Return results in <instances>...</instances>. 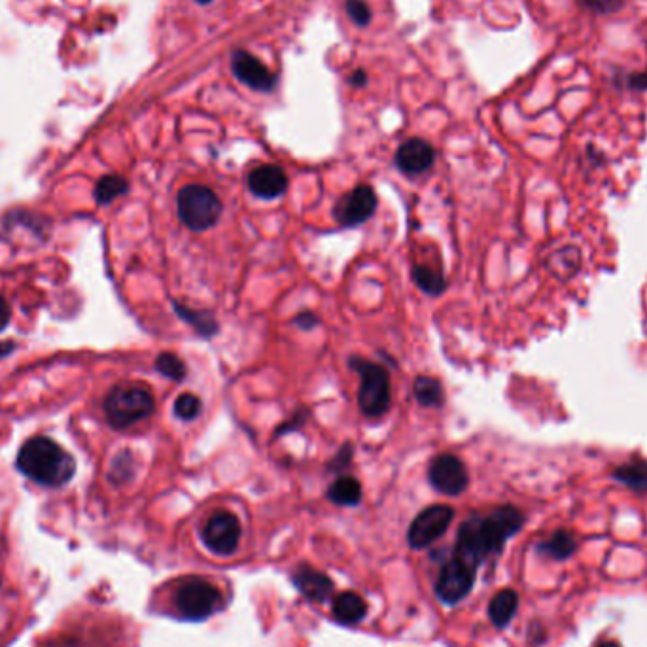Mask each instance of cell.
Returning a JSON list of instances; mask_svg holds the SVG:
<instances>
[{
  "instance_id": "1",
  "label": "cell",
  "mask_w": 647,
  "mask_h": 647,
  "mask_svg": "<svg viewBox=\"0 0 647 647\" xmlns=\"http://www.w3.org/2000/svg\"><path fill=\"white\" fill-rule=\"evenodd\" d=\"M525 525V515L513 506L494 509L489 515H473L466 519L456 536L455 553L451 559L477 574L479 566L502 553L504 545Z\"/></svg>"
},
{
  "instance_id": "2",
  "label": "cell",
  "mask_w": 647,
  "mask_h": 647,
  "mask_svg": "<svg viewBox=\"0 0 647 647\" xmlns=\"http://www.w3.org/2000/svg\"><path fill=\"white\" fill-rule=\"evenodd\" d=\"M18 470L42 487L67 485L76 473V460L52 438L36 436L19 449Z\"/></svg>"
},
{
  "instance_id": "3",
  "label": "cell",
  "mask_w": 647,
  "mask_h": 647,
  "mask_svg": "<svg viewBox=\"0 0 647 647\" xmlns=\"http://www.w3.org/2000/svg\"><path fill=\"white\" fill-rule=\"evenodd\" d=\"M156 411V400L148 386L125 383L114 386L105 400L106 419L116 430H125Z\"/></svg>"
},
{
  "instance_id": "4",
  "label": "cell",
  "mask_w": 647,
  "mask_h": 647,
  "mask_svg": "<svg viewBox=\"0 0 647 647\" xmlns=\"http://www.w3.org/2000/svg\"><path fill=\"white\" fill-rule=\"evenodd\" d=\"M176 615L188 621H203L224 608V596L216 585L203 578L178 581L171 595Z\"/></svg>"
},
{
  "instance_id": "5",
  "label": "cell",
  "mask_w": 647,
  "mask_h": 647,
  "mask_svg": "<svg viewBox=\"0 0 647 647\" xmlns=\"http://www.w3.org/2000/svg\"><path fill=\"white\" fill-rule=\"evenodd\" d=\"M350 368L360 375L358 388V405L368 417H383L392 403V388H390V373L388 369L369 362L364 358H350Z\"/></svg>"
},
{
  "instance_id": "6",
  "label": "cell",
  "mask_w": 647,
  "mask_h": 647,
  "mask_svg": "<svg viewBox=\"0 0 647 647\" xmlns=\"http://www.w3.org/2000/svg\"><path fill=\"white\" fill-rule=\"evenodd\" d=\"M176 205L182 224L192 231L214 228L222 216V203L218 195L201 184H190L182 188Z\"/></svg>"
},
{
  "instance_id": "7",
  "label": "cell",
  "mask_w": 647,
  "mask_h": 647,
  "mask_svg": "<svg viewBox=\"0 0 647 647\" xmlns=\"http://www.w3.org/2000/svg\"><path fill=\"white\" fill-rule=\"evenodd\" d=\"M241 534H243V528L239 519L229 511L214 513L201 530L203 543L218 557L233 555L241 542Z\"/></svg>"
},
{
  "instance_id": "8",
  "label": "cell",
  "mask_w": 647,
  "mask_h": 647,
  "mask_svg": "<svg viewBox=\"0 0 647 647\" xmlns=\"http://www.w3.org/2000/svg\"><path fill=\"white\" fill-rule=\"evenodd\" d=\"M453 517H455V509L441 504L420 511L415 521L411 523L407 534L409 545L413 549H426L432 543L438 542L453 523Z\"/></svg>"
},
{
  "instance_id": "9",
  "label": "cell",
  "mask_w": 647,
  "mask_h": 647,
  "mask_svg": "<svg viewBox=\"0 0 647 647\" xmlns=\"http://www.w3.org/2000/svg\"><path fill=\"white\" fill-rule=\"evenodd\" d=\"M375 210H377V193L368 184H362L352 192L345 193L335 203L333 216L341 226L354 228L368 222L375 214Z\"/></svg>"
},
{
  "instance_id": "10",
  "label": "cell",
  "mask_w": 647,
  "mask_h": 647,
  "mask_svg": "<svg viewBox=\"0 0 647 647\" xmlns=\"http://www.w3.org/2000/svg\"><path fill=\"white\" fill-rule=\"evenodd\" d=\"M428 479L434 489L447 496L462 494L470 483V475L464 462L455 455L436 456L430 464Z\"/></svg>"
},
{
  "instance_id": "11",
  "label": "cell",
  "mask_w": 647,
  "mask_h": 647,
  "mask_svg": "<svg viewBox=\"0 0 647 647\" xmlns=\"http://www.w3.org/2000/svg\"><path fill=\"white\" fill-rule=\"evenodd\" d=\"M475 576L477 574L470 568L462 566L455 559H449L439 572L438 581H436V595L445 604H458L472 593Z\"/></svg>"
},
{
  "instance_id": "12",
  "label": "cell",
  "mask_w": 647,
  "mask_h": 647,
  "mask_svg": "<svg viewBox=\"0 0 647 647\" xmlns=\"http://www.w3.org/2000/svg\"><path fill=\"white\" fill-rule=\"evenodd\" d=\"M231 67H233L235 76L248 88L271 91L277 84V78L271 74V70L267 69L262 61H258L250 53L235 52Z\"/></svg>"
},
{
  "instance_id": "13",
  "label": "cell",
  "mask_w": 647,
  "mask_h": 647,
  "mask_svg": "<svg viewBox=\"0 0 647 647\" xmlns=\"http://www.w3.org/2000/svg\"><path fill=\"white\" fill-rule=\"evenodd\" d=\"M434 161H436L434 148L422 139L407 140L396 152L398 167L409 176H419L430 171Z\"/></svg>"
},
{
  "instance_id": "14",
  "label": "cell",
  "mask_w": 647,
  "mask_h": 647,
  "mask_svg": "<svg viewBox=\"0 0 647 647\" xmlns=\"http://www.w3.org/2000/svg\"><path fill=\"white\" fill-rule=\"evenodd\" d=\"M248 188L265 201L279 199L288 190V176L279 165H262L248 176Z\"/></svg>"
},
{
  "instance_id": "15",
  "label": "cell",
  "mask_w": 647,
  "mask_h": 647,
  "mask_svg": "<svg viewBox=\"0 0 647 647\" xmlns=\"http://www.w3.org/2000/svg\"><path fill=\"white\" fill-rule=\"evenodd\" d=\"M294 583L298 585L299 591L307 598L315 602H324L328 596L332 595V579L326 574H320L309 566H301L294 574Z\"/></svg>"
},
{
  "instance_id": "16",
  "label": "cell",
  "mask_w": 647,
  "mask_h": 647,
  "mask_svg": "<svg viewBox=\"0 0 647 647\" xmlns=\"http://www.w3.org/2000/svg\"><path fill=\"white\" fill-rule=\"evenodd\" d=\"M333 617L341 625H356L360 623L366 613H368V604L366 600L356 593H341L333 600Z\"/></svg>"
},
{
  "instance_id": "17",
  "label": "cell",
  "mask_w": 647,
  "mask_h": 647,
  "mask_svg": "<svg viewBox=\"0 0 647 647\" xmlns=\"http://www.w3.org/2000/svg\"><path fill=\"white\" fill-rule=\"evenodd\" d=\"M519 610V595L513 589H504L490 600L489 617L494 627L504 629Z\"/></svg>"
},
{
  "instance_id": "18",
  "label": "cell",
  "mask_w": 647,
  "mask_h": 647,
  "mask_svg": "<svg viewBox=\"0 0 647 647\" xmlns=\"http://www.w3.org/2000/svg\"><path fill=\"white\" fill-rule=\"evenodd\" d=\"M328 498L337 506H358L362 500V485L356 477H337L328 489Z\"/></svg>"
},
{
  "instance_id": "19",
  "label": "cell",
  "mask_w": 647,
  "mask_h": 647,
  "mask_svg": "<svg viewBox=\"0 0 647 647\" xmlns=\"http://www.w3.org/2000/svg\"><path fill=\"white\" fill-rule=\"evenodd\" d=\"M576 549H578L576 538L570 532H566V530L555 532L551 538H547L545 542L538 545V551L542 555L555 560L570 559L576 553Z\"/></svg>"
},
{
  "instance_id": "20",
  "label": "cell",
  "mask_w": 647,
  "mask_h": 647,
  "mask_svg": "<svg viewBox=\"0 0 647 647\" xmlns=\"http://www.w3.org/2000/svg\"><path fill=\"white\" fill-rule=\"evenodd\" d=\"M175 305L176 315L180 316L182 320H186L190 326L195 328V332L199 333L201 337H212L214 333L218 332V324L214 320V316L207 313V311H195L186 305H180L178 301H173Z\"/></svg>"
},
{
  "instance_id": "21",
  "label": "cell",
  "mask_w": 647,
  "mask_h": 647,
  "mask_svg": "<svg viewBox=\"0 0 647 647\" xmlns=\"http://www.w3.org/2000/svg\"><path fill=\"white\" fill-rule=\"evenodd\" d=\"M413 394H415V400L424 407H441L445 400L441 383L438 379L428 377V375L417 377V381L413 385Z\"/></svg>"
},
{
  "instance_id": "22",
  "label": "cell",
  "mask_w": 647,
  "mask_h": 647,
  "mask_svg": "<svg viewBox=\"0 0 647 647\" xmlns=\"http://www.w3.org/2000/svg\"><path fill=\"white\" fill-rule=\"evenodd\" d=\"M413 282L428 296H439L447 288L443 273L439 269L428 267V265H415L413 267Z\"/></svg>"
},
{
  "instance_id": "23",
  "label": "cell",
  "mask_w": 647,
  "mask_h": 647,
  "mask_svg": "<svg viewBox=\"0 0 647 647\" xmlns=\"http://www.w3.org/2000/svg\"><path fill=\"white\" fill-rule=\"evenodd\" d=\"M129 184L123 176L108 175L103 176L95 188V199L99 205H108L114 199H118L123 193H127Z\"/></svg>"
},
{
  "instance_id": "24",
  "label": "cell",
  "mask_w": 647,
  "mask_h": 647,
  "mask_svg": "<svg viewBox=\"0 0 647 647\" xmlns=\"http://www.w3.org/2000/svg\"><path fill=\"white\" fill-rule=\"evenodd\" d=\"M156 369L163 377H167L171 381H184L186 371H188L182 358H178L173 352H161L156 360Z\"/></svg>"
},
{
  "instance_id": "25",
  "label": "cell",
  "mask_w": 647,
  "mask_h": 647,
  "mask_svg": "<svg viewBox=\"0 0 647 647\" xmlns=\"http://www.w3.org/2000/svg\"><path fill=\"white\" fill-rule=\"evenodd\" d=\"M203 403L195 394H180L175 402V415L180 420H195L201 415Z\"/></svg>"
},
{
  "instance_id": "26",
  "label": "cell",
  "mask_w": 647,
  "mask_h": 647,
  "mask_svg": "<svg viewBox=\"0 0 647 647\" xmlns=\"http://www.w3.org/2000/svg\"><path fill=\"white\" fill-rule=\"evenodd\" d=\"M617 477L632 489L647 490V466H634L632 464L625 470H619Z\"/></svg>"
},
{
  "instance_id": "27",
  "label": "cell",
  "mask_w": 647,
  "mask_h": 647,
  "mask_svg": "<svg viewBox=\"0 0 647 647\" xmlns=\"http://www.w3.org/2000/svg\"><path fill=\"white\" fill-rule=\"evenodd\" d=\"M347 14L358 27H366L371 19V10L364 0H347Z\"/></svg>"
},
{
  "instance_id": "28",
  "label": "cell",
  "mask_w": 647,
  "mask_h": 647,
  "mask_svg": "<svg viewBox=\"0 0 647 647\" xmlns=\"http://www.w3.org/2000/svg\"><path fill=\"white\" fill-rule=\"evenodd\" d=\"M309 419V413L305 409L298 411L294 417L290 420H286L282 426L277 428V436H284V434H290V432H296L298 428H301L305 422Z\"/></svg>"
},
{
  "instance_id": "29",
  "label": "cell",
  "mask_w": 647,
  "mask_h": 647,
  "mask_svg": "<svg viewBox=\"0 0 647 647\" xmlns=\"http://www.w3.org/2000/svg\"><path fill=\"white\" fill-rule=\"evenodd\" d=\"M352 453H354L352 443H345V447H341V449H339V453H337L335 458H333L330 468H333V470H343V468H347L350 464V460H352Z\"/></svg>"
},
{
  "instance_id": "30",
  "label": "cell",
  "mask_w": 647,
  "mask_h": 647,
  "mask_svg": "<svg viewBox=\"0 0 647 647\" xmlns=\"http://www.w3.org/2000/svg\"><path fill=\"white\" fill-rule=\"evenodd\" d=\"M294 324L299 326L301 330H313V328H316L320 324V320L313 313H301V315L296 316Z\"/></svg>"
},
{
  "instance_id": "31",
  "label": "cell",
  "mask_w": 647,
  "mask_h": 647,
  "mask_svg": "<svg viewBox=\"0 0 647 647\" xmlns=\"http://www.w3.org/2000/svg\"><path fill=\"white\" fill-rule=\"evenodd\" d=\"M10 318H12V311L6 303V299L2 298V294H0V332H4L8 328Z\"/></svg>"
},
{
  "instance_id": "32",
  "label": "cell",
  "mask_w": 647,
  "mask_h": 647,
  "mask_svg": "<svg viewBox=\"0 0 647 647\" xmlns=\"http://www.w3.org/2000/svg\"><path fill=\"white\" fill-rule=\"evenodd\" d=\"M14 349H16V345H14V343H0V358L8 356V354H10Z\"/></svg>"
},
{
  "instance_id": "33",
  "label": "cell",
  "mask_w": 647,
  "mask_h": 647,
  "mask_svg": "<svg viewBox=\"0 0 647 647\" xmlns=\"http://www.w3.org/2000/svg\"><path fill=\"white\" fill-rule=\"evenodd\" d=\"M596 647H621L617 642H613V640H606V642H602V644H598Z\"/></svg>"
},
{
  "instance_id": "34",
  "label": "cell",
  "mask_w": 647,
  "mask_h": 647,
  "mask_svg": "<svg viewBox=\"0 0 647 647\" xmlns=\"http://www.w3.org/2000/svg\"><path fill=\"white\" fill-rule=\"evenodd\" d=\"M197 4H201V6H207V4H212L214 0H195Z\"/></svg>"
},
{
  "instance_id": "35",
  "label": "cell",
  "mask_w": 647,
  "mask_h": 647,
  "mask_svg": "<svg viewBox=\"0 0 647 647\" xmlns=\"http://www.w3.org/2000/svg\"><path fill=\"white\" fill-rule=\"evenodd\" d=\"M0 587H2V574H0Z\"/></svg>"
}]
</instances>
